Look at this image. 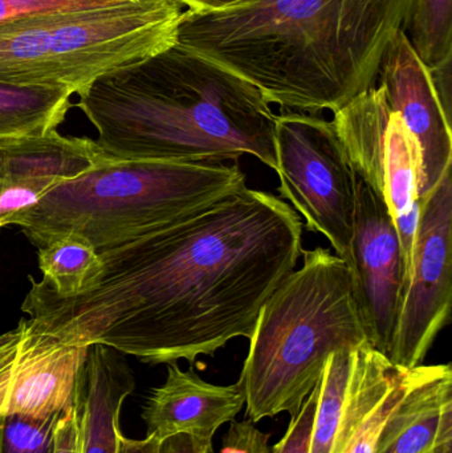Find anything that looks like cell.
<instances>
[{
    "label": "cell",
    "instance_id": "2",
    "mask_svg": "<svg viewBox=\"0 0 452 453\" xmlns=\"http://www.w3.org/2000/svg\"><path fill=\"white\" fill-rule=\"evenodd\" d=\"M414 0H241L185 10L177 47L257 88L270 104L336 111L376 87Z\"/></svg>",
    "mask_w": 452,
    "mask_h": 453
},
{
    "label": "cell",
    "instance_id": "24",
    "mask_svg": "<svg viewBox=\"0 0 452 453\" xmlns=\"http://www.w3.org/2000/svg\"><path fill=\"white\" fill-rule=\"evenodd\" d=\"M271 435L263 433L249 420L230 423L219 452L215 453H270Z\"/></svg>",
    "mask_w": 452,
    "mask_h": 453
},
{
    "label": "cell",
    "instance_id": "23",
    "mask_svg": "<svg viewBox=\"0 0 452 453\" xmlns=\"http://www.w3.org/2000/svg\"><path fill=\"white\" fill-rule=\"evenodd\" d=\"M320 382L305 399L296 414L291 415L288 430L270 453H310L313 422L318 411Z\"/></svg>",
    "mask_w": 452,
    "mask_h": 453
},
{
    "label": "cell",
    "instance_id": "4",
    "mask_svg": "<svg viewBox=\"0 0 452 453\" xmlns=\"http://www.w3.org/2000/svg\"><path fill=\"white\" fill-rule=\"evenodd\" d=\"M260 309L239 382L247 420L299 411L332 354L368 345L348 264L326 248L303 250Z\"/></svg>",
    "mask_w": 452,
    "mask_h": 453
},
{
    "label": "cell",
    "instance_id": "16",
    "mask_svg": "<svg viewBox=\"0 0 452 453\" xmlns=\"http://www.w3.org/2000/svg\"><path fill=\"white\" fill-rule=\"evenodd\" d=\"M446 446H452L451 365H422L387 417L376 453H430Z\"/></svg>",
    "mask_w": 452,
    "mask_h": 453
},
{
    "label": "cell",
    "instance_id": "20",
    "mask_svg": "<svg viewBox=\"0 0 452 453\" xmlns=\"http://www.w3.org/2000/svg\"><path fill=\"white\" fill-rule=\"evenodd\" d=\"M406 35L429 71L452 64V0H414Z\"/></svg>",
    "mask_w": 452,
    "mask_h": 453
},
{
    "label": "cell",
    "instance_id": "13",
    "mask_svg": "<svg viewBox=\"0 0 452 453\" xmlns=\"http://www.w3.org/2000/svg\"><path fill=\"white\" fill-rule=\"evenodd\" d=\"M95 140L56 130L0 138V228L32 209L50 188L103 161Z\"/></svg>",
    "mask_w": 452,
    "mask_h": 453
},
{
    "label": "cell",
    "instance_id": "10",
    "mask_svg": "<svg viewBox=\"0 0 452 453\" xmlns=\"http://www.w3.org/2000/svg\"><path fill=\"white\" fill-rule=\"evenodd\" d=\"M353 296L368 345L387 354L408 280V261L384 199L358 180L357 211L349 253Z\"/></svg>",
    "mask_w": 452,
    "mask_h": 453
},
{
    "label": "cell",
    "instance_id": "21",
    "mask_svg": "<svg viewBox=\"0 0 452 453\" xmlns=\"http://www.w3.org/2000/svg\"><path fill=\"white\" fill-rule=\"evenodd\" d=\"M60 415L47 419L8 418L2 422L0 453H52L53 434Z\"/></svg>",
    "mask_w": 452,
    "mask_h": 453
},
{
    "label": "cell",
    "instance_id": "15",
    "mask_svg": "<svg viewBox=\"0 0 452 453\" xmlns=\"http://www.w3.org/2000/svg\"><path fill=\"white\" fill-rule=\"evenodd\" d=\"M135 388L124 354L90 345L74 394L80 453H117L122 404Z\"/></svg>",
    "mask_w": 452,
    "mask_h": 453
},
{
    "label": "cell",
    "instance_id": "14",
    "mask_svg": "<svg viewBox=\"0 0 452 453\" xmlns=\"http://www.w3.org/2000/svg\"><path fill=\"white\" fill-rule=\"evenodd\" d=\"M246 406L241 382L230 386L211 385L202 380L193 367L182 370L167 365L166 380L153 388L142 407L146 436L159 441L188 435L212 441L217 431L233 423Z\"/></svg>",
    "mask_w": 452,
    "mask_h": 453
},
{
    "label": "cell",
    "instance_id": "30",
    "mask_svg": "<svg viewBox=\"0 0 452 453\" xmlns=\"http://www.w3.org/2000/svg\"><path fill=\"white\" fill-rule=\"evenodd\" d=\"M0 435H2V425H0Z\"/></svg>",
    "mask_w": 452,
    "mask_h": 453
},
{
    "label": "cell",
    "instance_id": "11",
    "mask_svg": "<svg viewBox=\"0 0 452 453\" xmlns=\"http://www.w3.org/2000/svg\"><path fill=\"white\" fill-rule=\"evenodd\" d=\"M88 349L40 332L28 317L0 334V425L47 419L72 406Z\"/></svg>",
    "mask_w": 452,
    "mask_h": 453
},
{
    "label": "cell",
    "instance_id": "19",
    "mask_svg": "<svg viewBox=\"0 0 452 453\" xmlns=\"http://www.w3.org/2000/svg\"><path fill=\"white\" fill-rule=\"evenodd\" d=\"M356 350L344 349L337 351L326 362L320 380V396L313 422L310 453L334 452L340 423L352 385Z\"/></svg>",
    "mask_w": 452,
    "mask_h": 453
},
{
    "label": "cell",
    "instance_id": "9",
    "mask_svg": "<svg viewBox=\"0 0 452 453\" xmlns=\"http://www.w3.org/2000/svg\"><path fill=\"white\" fill-rule=\"evenodd\" d=\"M452 303V170L421 201L405 292L387 359L424 365L450 319Z\"/></svg>",
    "mask_w": 452,
    "mask_h": 453
},
{
    "label": "cell",
    "instance_id": "25",
    "mask_svg": "<svg viewBox=\"0 0 452 453\" xmlns=\"http://www.w3.org/2000/svg\"><path fill=\"white\" fill-rule=\"evenodd\" d=\"M52 453H80V430L74 404L58 417L53 434Z\"/></svg>",
    "mask_w": 452,
    "mask_h": 453
},
{
    "label": "cell",
    "instance_id": "8",
    "mask_svg": "<svg viewBox=\"0 0 452 453\" xmlns=\"http://www.w3.org/2000/svg\"><path fill=\"white\" fill-rule=\"evenodd\" d=\"M332 122L358 180L384 199L409 266L421 214V156L416 140L379 87L345 104Z\"/></svg>",
    "mask_w": 452,
    "mask_h": 453
},
{
    "label": "cell",
    "instance_id": "29",
    "mask_svg": "<svg viewBox=\"0 0 452 453\" xmlns=\"http://www.w3.org/2000/svg\"><path fill=\"white\" fill-rule=\"evenodd\" d=\"M430 453H452V446L442 447V449H437V451Z\"/></svg>",
    "mask_w": 452,
    "mask_h": 453
},
{
    "label": "cell",
    "instance_id": "17",
    "mask_svg": "<svg viewBox=\"0 0 452 453\" xmlns=\"http://www.w3.org/2000/svg\"><path fill=\"white\" fill-rule=\"evenodd\" d=\"M65 88L18 87L0 82V138L56 130L71 109Z\"/></svg>",
    "mask_w": 452,
    "mask_h": 453
},
{
    "label": "cell",
    "instance_id": "5",
    "mask_svg": "<svg viewBox=\"0 0 452 453\" xmlns=\"http://www.w3.org/2000/svg\"><path fill=\"white\" fill-rule=\"evenodd\" d=\"M246 188L238 164H178L105 158L50 188L18 215L27 239L44 247L63 234L87 240L97 253L195 214Z\"/></svg>",
    "mask_w": 452,
    "mask_h": 453
},
{
    "label": "cell",
    "instance_id": "1",
    "mask_svg": "<svg viewBox=\"0 0 452 453\" xmlns=\"http://www.w3.org/2000/svg\"><path fill=\"white\" fill-rule=\"evenodd\" d=\"M302 218L243 188L121 247L98 253L81 292L58 296L29 276L21 311L66 345L100 343L146 365L193 366L251 337L260 309L303 253Z\"/></svg>",
    "mask_w": 452,
    "mask_h": 453
},
{
    "label": "cell",
    "instance_id": "22",
    "mask_svg": "<svg viewBox=\"0 0 452 453\" xmlns=\"http://www.w3.org/2000/svg\"><path fill=\"white\" fill-rule=\"evenodd\" d=\"M132 0H0V28L53 13L122 4Z\"/></svg>",
    "mask_w": 452,
    "mask_h": 453
},
{
    "label": "cell",
    "instance_id": "7",
    "mask_svg": "<svg viewBox=\"0 0 452 453\" xmlns=\"http://www.w3.org/2000/svg\"><path fill=\"white\" fill-rule=\"evenodd\" d=\"M275 154L280 199L345 260L355 231L358 177L333 122L304 111L276 114Z\"/></svg>",
    "mask_w": 452,
    "mask_h": 453
},
{
    "label": "cell",
    "instance_id": "3",
    "mask_svg": "<svg viewBox=\"0 0 452 453\" xmlns=\"http://www.w3.org/2000/svg\"><path fill=\"white\" fill-rule=\"evenodd\" d=\"M77 96L106 158L223 164L251 156L276 170V114L264 96L177 45L98 77Z\"/></svg>",
    "mask_w": 452,
    "mask_h": 453
},
{
    "label": "cell",
    "instance_id": "18",
    "mask_svg": "<svg viewBox=\"0 0 452 453\" xmlns=\"http://www.w3.org/2000/svg\"><path fill=\"white\" fill-rule=\"evenodd\" d=\"M42 280L58 296L81 292L100 268L97 250L79 234L58 236L37 250Z\"/></svg>",
    "mask_w": 452,
    "mask_h": 453
},
{
    "label": "cell",
    "instance_id": "12",
    "mask_svg": "<svg viewBox=\"0 0 452 453\" xmlns=\"http://www.w3.org/2000/svg\"><path fill=\"white\" fill-rule=\"evenodd\" d=\"M377 81L418 146L422 201L452 170L451 117L443 109L432 73L406 31H401L390 44Z\"/></svg>",
    "mask_w": 452,
    "mask_h": 453
},
{
    "label": "cell",
    "instance_id": "26",
    "mask_svg": "<svg viewBox=\"0 0 452 453\" xmlns=\"http://www.w3.org/2000/svg\"><path fill=\"white\" fill-rule=\"evenodd\" d=\"M161 453H215L212 441L177 435L161 443Z\"/></svg>",
    "mask_w": 452,
    "mask_h": 453
},
{
    "label": "cell",
    "instance_id": "6",
    "mask_svg": "<svg viewBox=\"0 0 452 453\" xmlns=\"http://www.w3.org/2000/svg\"><path fill=\"white\" fill-rule=\"evenodd\" d=\"M183 11L180 0H132L4 27L0 82L79 95L98 77L175 45Z\"/></svg>",
    "mask_w": 452,
    "mask_h": 453
},
{
    "label": "cell",
    "instance_id": "28",
    "mask_svg": "<svg viewBox=\"0 0 452 453\" xmlns=\"http://www.w3.org/2000/svg\"><path fill=\"white\" fill-rule=\"evenodd\" d=\"M180 2L185 5V10L204 12V11L220 10L228 5L236 4L241 0H180Z\"/></svg>",
    "mask_w": 452,
    "mask_h": 453
},
{
    "label": "cell",
    "instance_id": "27",
    "mask_svg": "<svg viewBox=\"0 0 452 453\" xmlns=\"http://www.w3.org/2000/svg\"><path fill=\"white\" fill-rule=\"evenodd\" d=\"M117 453H161V441L154 436H146L142 441L119 435Z\"/></svg>",
    "mask_w": 452,
    "mask_h": 453
}]
</instances>
